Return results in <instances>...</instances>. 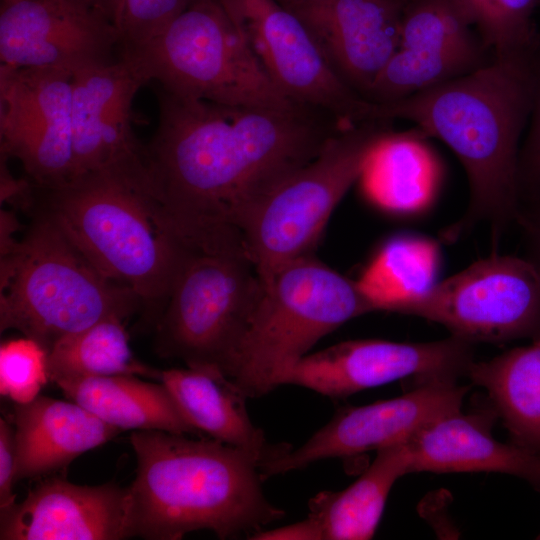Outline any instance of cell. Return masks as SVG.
Returning a JSON list of instances; mask_svg holds the SVG:
<instances>
[{"label":"cell","instance_id":"1","mask_svg":"<svg viewBox=\"0 0 540 540\" xmlns=\"http://www.w3.org/2000/svg\"><path fill=\"white\" fill-rule=\"evenodd\" d=\"M145 147L161 215L190 249L245 246L256 205L313 160L341 126L299 105L278 110L179 97L158 87Z\"/></svg>","mask_w":540,"mask_h":540},{"label":"cell","instance_id":"2","mask_svg":"<svg viewBox=\"0 0 540 540\" xmlns=\"http://www.w3.org/2000/svg\"><path fill=\"white\" fill-rule=\"evenodd\" d=\"M535 92L528 53H520L496 55L487 65L396 101L371 102L370 119L414 122L462 163L470 200L462 218L444 231L445 241L457 240L480 222H488L498 240L516 221L519 138Z\"/></svg>","mask_w":540,"mask_h":540},{"label":"cell","instance_id":"3","mask_svg":"<svg viewBox=\"0 0 540 540\" xmlns=\"http://www.w3.org/2000/svg\"><path fill=\"white\" fill-rule=\"evenodd\" d=\"M130 443L135 536L176 540L209 530L248 538L286 514L267 499L260 461L248 451L159 430H136Z\"/></svg>","mask_w":540,"mask_h":540},{"label":"cell","instance_id":"4","mask_svg":"<svg viewBox=\"0 0 540 540\" xmlns=\"http://www.w3.org/2000/svg\"><path fill=\"white\" fill-rule=\"evenodd\" d=\"M37 210L60 228L106 278L157 305L168 294L187 247L165 223L150 174L87 173L34 185Z\"/></svg>","mask_w":540,"mask_h":540},{"label":"cell","instance_id":"5","mask_svg":"<svg viewBox=\"0 0 540 540\" xmlns=\"http://www.w3.org/2000/svg\"><path fill=\"white\" fill-rule=\"evenodd\" d=\"M0 328L49 349L107 318L126 319L141 299L102 275L43 212L20 240L1 247Z\"/></svg>","mask_w":540,"mask_h":540},{"label":"cell","instance_id":"6","mask_svg":"<svg viewBox=\"0 0 540 540\" xmlns=\"http://www.w3.org/2000/svg\"><path fill=\"white\" fill-rule=\"evenodd\" d=\"M372 311L376 308L357 280L312 254L299 257L264 282L227 376L248 398L267 395L320 339Z\"/></svg>","mask_w":540,"mask_h":540},{"label":"cell","instance_id":"7","mask_svg":"<svg viewBox=\"0 0 540 540\" xmlns=\"http://www.w3.org/2000/svg\"><path fill=\"white\" fill-rule=\"evenodd\" d=\"M126 55L140 60L150 82L179 97L278 110L299 106L272 83L219 0H195Z\"/></svg>","mask_w":540,"mask_h":540},{"label":"cell","instance_id":"8","mask_svg":"<svg viewBox=\"0 0 540 540\" xmlns=\"http://www.w3.org/2000/svg\"><path fill=\"white\" fill-rule=\"evenodd\" d=\"M263 292L245 247L187 248L157 319V352L227 376Z\"/></svg>","mask_w":540,"mask_h":540},{"label":"cell","instance_id":"9","mask_svg":"<svg viewBox=\"0 0 540 540\" xmlns=\"http://www.w3.org/2000/svg\"><path fill=\"white\" fill-rule=\"evenodd\" d=\"M385 122L368 120L340 128L313 160L252 210L242 236L263 282L286 263L312 254L332 212L390 132Z\"/></svg>","mask_w":540,"mask_h":540},{"label":"cell","instance_id":"10","mask_svg":"<svg viewBox=\"0 0 540 540\" xmlns=\"http://www.w3.org/2000/svg\"><path fill=\"white\" fill-rule=\"evenodd\" d=\"M446 327L470 343L540 336V264L491 255L391 310Z\"/></svg>","mask_w":540,"mask_h":540},{"label":"cell","instance_id":"11","mask_svg":"<svg viewBox=\"0 0 540 540\" xmlns=\"http://www.w3.org/2000/svg\"><path fill=\"white\" fill-rule=\"evenodd\" d=\"M262 68L289 100L342 126L369 119L370 101L333 70L305 23L277 0H219Z\"/></svg>","mask_w":540,"mask_h":540},{"label":"cell","instance_id":"12","mask_svg":"<svg viewBox=\"0 0 540 540\" xmlns=\"http://www.w3.org/2000/svg\"><path fill=\"white\" fill-rule=\"evenodd\" d=\"M71 81L62 69L0 64L1 156L19 160L38 187L75 176Z\"/></svg>","mask_w":540,"mask_h":540},{"label":"cell","instance_id":"13","mask_svg":"<svg viewBox=\"0 0 540 540\" xmlns=\"http://www.w3.org/2000/svg\"><path fill=\"white\" fill-rule=\"evenodd\" d=\"M472 355V343L452 335L421 343L350 340L305 355L279 384L342 399L405 378H414L418 384L457 381L466 375Z\"/></svg>","mask_w":540,"mask_h":540},{"label":"cell","instance_id":"14","mask_svg":"<svg viewBox=\"0 0 540 540\" xmlns=\"http://www.w3.org/2000/svg\"><path fill=\"white\" fill-rule=\"evenodd\" d=\"M149 82L140 60L126 54L73 72L74 178L103 171L146 173L150 170L146 149L132 128L134 98Z\"/></svg>","mask_w":540,"mask_h":540},{"label":"cell","instance_id":"15","mask_svg":"<svg viewBox=\"0 0 540 540\" xmlns=\"http://www.w3.org/2000/svg\"><path fill=\"white\" fill-rule=\"evenodd\" d=\"M469 386L442 380L419 384L401 396L339 409L300 447L263 464L264 480L314 462L344 458L404 442L433 421L461 410Z\"/></svg>","mask_w":540,"mask_h":540},{"label":"cell","instance_id":"16","mask_svg":"<svg viewBox=\"0 0 540 540\" xmlns=\"http://www.w3.org/2000/svg\"><path fill=\"white\" fill-rule=\"evenodd\" d=\"M114 23L74 0H15L0 5V63L73 72L113 61Z\"/></svg>","mask_w":540,"mask_h":540},{"label":"cell","instance_id":"17","mask_svg":"<svg viewBox=\"0 0 540 540\" xmlns=\"http://www.w3.org/2000/svg\"><path fill=\"white\" fill-rule=\"evenodd\" d=\"M1 540H120L135 536L130 487L49 479L1 512Z\"/></svg>","mask_w":540,"mask_h":540},{"label":"cell","instance_id":"18","mask_svg":"<svg viewBox=\"0 0 540 540\" xmlns=\"http://www.w3.org/2000/svg\"><path fill=\"white\" fill-rule=\"evenodd\" d=\"M407 0H312L286 7L308 27L337 75L365 99L399 49Z\"/></svg>","mask_w":540,"mask_h":540},{"label":"cell","instance_id":"19","mask_svg":"<svg viewBox=\"0 0 540 540\" xmlns=\"http://www.w3.org/2000/svg\"><path fill=\"white\" fill-rule=\"evenodd\" d=\"M494 416L495 412L462 414L460 410L416 432L406 440L410 473H505L540 492V456L496 440L491 433Z\"/></svg>","mask_w":540,"mask_h":540},{"label":"cell","instance_id":"20","mask_svg":"<svg viewBox=\"0 0 540 540\" xmlns=\"http://www.w3.org/2000/svg\"><path fill=\"white\" fill-rule=\"evenodd\" d=\"M161 382L186 421L200 434L243 449L260 461V467L284 453L287 443H270L253 424L246 394L222 371L185 367L160 371Z\"/></svg>","mask_w":540,"mask_h":540},{"label":"cell","instance_id":"21","mask_svg":"<svg viewBox=\"0 0 540 540\" xmlns=\"http://www.w3.org/2000/svg\"><path fill=\"white\" fill-rule=\"evenodd\" d=\"M120 431L74 401L39 395L15 404L16 482L67 466Z\"/></svg>","mask_w":540,"mask_h":540},{"label":"cell","instance_id":"22","mask_svg":"<svg viewBox=\"0 0 540 540\" xmlns=\"http://www.w3.org/2000/svg\"><path fill=\"white\" fill-rule=\"evenodd\" d=\"M365 472L341 491H323L308 503V517L321 540L371 539L381 520L394 483L410 473L411 459L406 442L376 451Z\"/></svg>","mask_w":540,"mask_h":540},{"label":"cell","instance_id":"23","mask_svg":"<svg viewBox=\"0 0 540 540\" xmlns=\"http://www.w3.org/2000/svg\"><path fill=\"white\" fill-rule=\"evenodd\" d=\"M55 384L74 402L122 430H159L199 434L183 417L161 382L133 375L59 380Z\"/></svg>","mask_w":540,"mask_h":540},{"label":"cell","instance_id":"24","mask_svg":"<svg viewBox=\"0 0 540 540\" xmlns=\"http://www.w3.org/2000/svg\"><path fill=\"white\" fill-rule=\"evenodd\" d=\"M466 376L483 387L511 443L540 456V336L481 362Z\"/></svg>","mask_w":540,"mask_h":540},{"label":"cell","instance_id":"25","mask_svg":"<svg viewBox=\"0 0 540 540\" xmlns=\"http://www.w3.org/2000/svg\"><path fill=\"white\" fill-rule=\"evenodd\" d=\"M423 136L390 131L381 140L360 178L370 201L401 214L417 213L431 203L439 170Z\"/></svg>","mask_w":540,"mask_h":540},{"label":"cell","instance_id":"26","mask_svg":"<svg viewBox=\"0 0 540 540\" xmlns=\"http://www.w3.org/2000/svg\"><path fill=\"white\" fill-rule=\"evenodd\" d=\"M122 319L107 318L67 335L48 351L50 380L133 375L159 379L160 370L135 358Z\"/></svg>","mask_w":540,"mask_h":540},{"label":"cell","instance_id":"27","mask_svg":"<svg viewBox=\"0 0 540 540\" xmlns=\"http://www.w3.org/2000/svg\"><path fill=\"white\" fill-rule=\"evenodd\" d=\"M438 245L426 238L398 236L387 241L357 280L376 311H391L399 302L436 284Z\"/></svg>","mask_w":540,"mask_h":540},{"label":"cell","instance_id":"28","mask_svg":"<svg viewBox=\"0 0 540 540\" xmlns=\"http://www.w3.org/2000/svg\"><path fill=\"white\" fill-rule=\"evenodd\" d=\"M480 65V53L399 48L376 77L365 99L396 101L429 89Z\"/></svg>","mask_w":540,"mask_h":540},{"label":"cell","instance_id":"29","mask_svg":"<svg viewBox=\"0 0 540 540\" xmlns=\"http://www.w3.org/2000/svg\"><path fill=\"white\" fill-rule=\"evenodd\" d=\"M470 26L457 0H407L399 48L480 53Z\"/></svg>","mask_w":540,"mask_h":540},{"label":"cell","instance_id":"30","mask_svg":"<svg viewBox=\"0 0 540 540\" xmlns=\"http://www.w3.org/2000/svg\"><path fill=\"white\" fill-rule=\"evenodd\" d=\"M50 380L48 351L36 340L23 337L5 341L0 347V392L15 404L39 396Z\"/></svg>","mask_w":540,"mask_h":540},{"label":"cell","instance_id":"31","mask_svg":"<svg viewBox=\"0 0 540 540\" xmlns=\"http://www.w3.org/2000/svg\"><path fill=\"white\" fill-rule=\"evenodd\" d=\"M195 0H119L114 25L121 54H133L150 42Z\"/></svg>","mask_w":540,"mask_h":540},{"label":"cell","instance_id":"32","mask_svg":"<svg viewBox=\"0 0 540 540\" xmlns=\"http://www.w3.org/2000/svg\"><path fill=\"white\" fill-rule=\"evenodd\" d=\"M540 0H494L486 41L496 55L528 53L533 39V14Z\"/></svg>","mask_w":540,"mask_h":540},{"label":"cell","instance_id":"33","mask_svg":"<svg viewBox=\"0 0 540 540\" xmlns=\"http://www.w3.org/2000/svg\"><path fill=\"white\" fill-rule=\"evenodd\" d=\"M518 184L521 205L540 199V96L528 140L519 154Z\"/></svg>","mask_w":540,"mask_h":540},{"label":"cell","instance_id":"34","mask_svg":"<svg viewBox=\"0 0 540 540\" xmlns=\"http://www.w3.org/2000/svg\"><path fill=\"white\" fill-rule=\"evenodd\" d=\"M16 472V445L14 428L0 419V510L4 512L16 502L13 493Z\"/></svg>","mask_w":540,"mask_h":540},{"label":"cell","instance_id":"35","mask_svg":"<svg viewBox=\"0 0 540 540\" xmlns=\"http://www.w3.org/2000/svg\"><path fill=\"white\" fill-rule=\"evenodd\" d=\"M247 539L252 540H321L315 523L308 516L298 522L274 528L262 529Z\"/></svg>","mask_w":540,"mask_h":540},{"label":"cell","instance_id":"36","mask_svg":"<svg viewBox=\"0 0 540 540\" xmlns=\"http://www.w3.org/2000/svg\"><path fill=\"white\" fill-rule=\"evenodd\" d=\"M516 222L527 238L530 258L540 264V199L521 206Z\"/></svg>","mask_w":540,"mask_h":540},{"label":"cell","instance_id":"37","mask_svg":"<svg viewBox=\"0 0 540 540\" xmlns=\"http://www.w3.org/2000/svg\"><path fill=\"white\" fill-rule=\"evenodd\" d=\"M465 17L475 25L485 42L491 26L494 0H457Z\"/></svg>","mask_w":540,"mask_h":540},{"label":"cell","instance_id":"38","mask_svg":"<svg viewBox=\"0 0 540 540\" xmlns=\"http://www.w3.org/2000/svg\"><path fill=\"white\" fill-rule=\"evenodd\" d=\"M98 13L114 23L119 0H74Z\"/></svg>","mask_w":540,"mask_h":540},{"label":"cell","instance_id":"39","mask_svg":"<svg viewBox=\"0 0 540 540\" xmlns=\"http://www.w3.org/2000/svg\"><path fill=\"white\" fill-rule=\"evenodd\" d=\"M277 1L285 7H289V6L301 4V3L312 1V0H277Z\"/></svg>","mask_w":540,"mask_h":540},{"label":"cell","instance_id":"40","mask_svg":"<svg viewBox=\"0 0 540 540\" xmlns=\"http://www.w3.org/2000/svg\"><path fill=\"white\" fill-rule=\"evenodd\" d=\"M11 1H15V0H1V3H6V2H11Z\"/></svg>","mask_w":540,"mask_h":540},{"label":"cell","instance_id":"41","mask_svg":"<svg viewBox=\"0 0 540 540\" xmlns=\"http://www.w3.org/2000/svg\"><path fill=\"white\" fill-rule=\"evenodd\" d=\"M537 539H540V534L538 535Z\"/></svg>","mask_w":540,"mask_h":540}]
</instances>
